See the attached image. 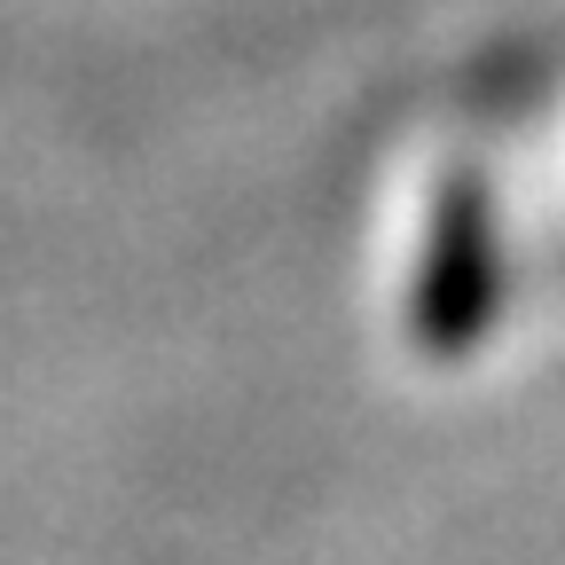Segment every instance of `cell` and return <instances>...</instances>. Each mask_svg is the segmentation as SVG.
<instances>
[{"label":"cell","instance_id":"1","mask_svg":"<svg viewBox=\"0 0 565 565\" xmlns=\"http://www.w3.org/2000/svg\"><path fill=\"white\" fill-rule=\"evenodd\" d=\"M494 299H503V259H494V212L479 173H448L440 204H433V236H424L416 259V345L424 353H471L494 322Z\"/></svg>","mask_w":565,"mask_h":565}]
</instances>
